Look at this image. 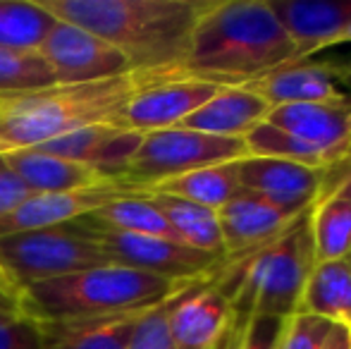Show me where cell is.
Segmentation results:
<instances>
[{"label": "cell", "mask_w": 351, "mask_h": 349, "mask_svg": "<svg viewBox=\"0 0 351 349\" xmlns=\"http://www.w3.org/2000/svg\"><path fill=\"white\" fill-rule=\"evenodd\" d=\"M301 62L270 0H208L189 38L184 60L165 72H141L146 84L194 80L246 86L280 67Z\"/></svg>", "instance_id": "cell-1"}, {"label": "cell", "mask_w": 351, "mask_h": 349, "mask_svg": "<svg viewBox=\"0 0 351 349\" xmlns=\"http://www.w3.org/2000/svg\"><path fill=\"white\" fill-rule=\"evenodd\" d=\"M51 17L101 36L134 72H165L186 56L208 0H36Z\"/></svg>", "instance_id": "cell-2"}, {"label": "cell", "mask_w": 351, "mask_h": 349, "mask_svg": "<svg viewBox=\"0 0 351 349\" xmlns=\"http://www.w3.org/2000/svg\"><path fill=\"white\" fill-rule=\"evenodd\" d=\"M143 86L141 72H130L88 84H56L0 96V156L36 149L84 127L117 125L130 98Z\"/></svg>", "instance_id": "cell-3"}, {"label": "cell", "mask_w": 351, "mask_h": 349, "mask_svg": "<svg viewBox=\"0 0 351 349\" xmlns=\"http://www.w3.org/2000/svg\"><path fill=\"white\" fill-rule=\"evenodd\" d=\"M189 282L194 280L175 282L120 263L93 265L22 289L19 311L36 323L110 316L151 309Z\"/></svg>", "instance_id": "cell-4"}, {"label": "cell", "mask_w": 351, "mask_h": 349, "mask_svg": "<svg viewBox=\"0 0 351 349\" xmlns=\"http://www.w3.org/2000/svg\"><path fill=\"white\" fill-rule=\"evenodd\" d=\"M311 208L268 247L241 261H227L217 285L230 294L234 321L289 318L299 311L306 280L315 265Z\"/></svg>", "instance_id": "cell-5"}, {"label": "cell", "mask_w": 351, "mask_h": 349, "mask_svg": "<svg viewBox=\"0 0 351 349\" xmlns=\"http://www.w3.org/2000/svg\"><path fill=\"white\" fill-rule=\"evenodd\" d=\"M112 263L77 223L0 237V275L12 289L32 287L93 265Z\"/></svg>", "instance_id": "cell-6"}, {"label": "cell", "mask_w": 351, "mask_h": 349, "mask_svg": "<svg viewBox=\"0 0 351 349\" xmlns=\"http://www.w3.org/2000/svg\"><path fill=\"white\" fill-rule=\"evenodd\" d=\"M249 156L244 139L201 134L184 127H170L143 134L127 168L122 184L148 191L167 180L217 163H232Z\"/></svg>", "instance_id": "cell-7"}, {"label": "cell", "mask_w": 351, "mask_h": 349, "mask_svg": "<svg viewBox=\"0 0 351 349\" xmlns=\"http://www.w3.org/2000/svg\"><path fill=\"white\" fill-rule=\"evenodd\" d=\"M74 223L91 242L98 244V249L112 263L160 275V278L175 280V282L208 278V275L220 273L227 265V258L196 252V249L175 242V239L151 237V234L110 232V230L93 228L84 220H74Z\"/></svg>", "instance_id": "cell-8"}, {"label": "cell", "mask_w": 351, "mask_h": 349, "mask_svg": "<svg viewBox=\"0 0 351 349\" xmlns=\"http://www.w3.org/2000/svg\"><path fill=\"white\" fill-rule=\"evenodd\" d=\"M58 84H88L130 75L132 65L117 48L82 27L56 19L38 48Z\"/></svg>", "instance_id": "cell-9"}, {"label": "cell", "mask_w": 351, "mask_h": 349, "mask_svg": "<svg viewBox=\"0 0 351 349\" xmlns=\"http://www.w3.org/2000/svg\"><path fill=\"white\" fill-rule=\"evenodd\" d=\"M232 302L217 285V273L196 280L172 302L167 328L175 349H222L230 335Z\"/></svg>", "instance_id": "cell-10"}, {"label": "cell", "mask_w": 351, "mask_h": 349, "mask_svg": "<svg viewBox=\"0 0 351 349\" xmlns=\"http://www.w3.org/2000/svg\"><path fill=\"white\" fill-rule=\"evenodd\" d=\"M304 213H291L254 191L241 189L217 210L227 261H241L258 249L268 247Z\"/></svg>", "instance_id": "cell-11"}, {"label": "cell", "mask_w": 351, "mask_h": 349, "mask_svg": "<svg viewBox=\"0 0 351 349\" xmlns=\"http://www.w3.org/2000/svg\"><path fill=\"white\" fill-rule=\"evenodd\" d=\"M132 194H141V191L132 189L122 182H101V184L84 186V189L56 191V194H32L10 218L0 223V237L74 223V220L86 218L103 206Z\"/></svg>", "instance_id": "cell-12"}, {"label": "cell", "mask_w": 351, "mask_h": 349, "mask_svg": "<svg viewBox=\"0 0 351 349\" xmlns=\"http://www.w3.org/2000/svg\"><path fill=\"white\" fill-rule=\"evenodd\" d=\"M265 122L328 154L335 163L351 158V93L332 101L270 108Z\"/></svg>", "instance_id": "cell-13"}, {"label": "cell", "mask_w": 351, "mask_h": 349, "mask_svg": "<svg viewBox=\"0 0 351 349\" xmlns=\"http://www.w3.org/2000/svg\"><path fill=\"white\" fill-rule=\"evenodd\" d=\"M330 170H315L280 158L246 156L239 160L241 189L254 191L291 213L313 208L328 184Z\"/></svg>", "instance_id": "cell-14"}, {"label": "cell", "mask_w": 351, "mask_h": 349, "mask_svg": "<svg viewBox=\"0 0 351 349\" xmlns=\"http://www.w3.org/2000/svg\"><path fill=\"white\" fill-rule=\"evenodd\" d=\"M217 88L222 86L194 80H170L148 84L130 98L117 125L139 132V134L170 130L186 120L194 110H199L206 101H210Z\"/></svg>", "instance_id": "cell-15"}, {"label": "cell", "mask_w": 351, "mask_h": 349, "mask_svg": "<svg viewBox=\"0 0 351 349\" xmlns=\"http://www.w3.org/2000/svg\"><path fill=\"white\" fill-rule=\"evenodd\" d=\"M141 139L143 134L120 125H93L46 141L36 149L86 165L108 182H122Z\"/></svg>", "instance_id": "cell-16"}, {"label": "cell", "mask_w": 351, "mask_h": 349, "mask_svg": "<svg viewBox=\"0 0 351 349\" xmlns=\"http://www.w3.org/2000/svg\"><path fill=\"white\" fill-rule=\"evenodd\" d=\"M270 8L301 60L337 46L351 24V0H270Z\"/></svg>", "instance_id": "cell-17"}, {"label": "cell", "mask_w": 351, "mask_h": 349, "mask_svg": "<svg viewBox=\"0 0 351 349\" xmlns=\"http://www.w3.org/2000/svg\"><path fill=\"white\" fill-rule=\"evenodd\" d=\"M347 82L349 80L344 75V65L301 60L294 65L280 67V70L246 84L244 88L261 96L270 108H280L344 98L347 91L342 88V84H347Z\"/></svg>", "instance_id": "cell-18"}, {"label": "cell", "mask_w": 351, "mask_h": 349, "mask_svg": "<svg viewBox=\"0 0 351 349\" xmlns=\"http://www.w3.org/2000/svg\"><path fill=\"white\" fill-rule=\"evenodd\" d=\"M315 263L347 258L351 252V165L330 168L328 184L308 215Z\"/></svg>", "instance_id": "cell-19"}, {"label": "cell", "mask_w": 351, "mask_h": 349, "mask_svg": "<svg viewBox=\"0 0 351 349\" xmlns=\"http://www.w3.org/2000/svg\"><path fill=\"white\" fill-rule=\"evenodd\" d=\"M148 309L110 313V316L41 321V349H127L139 318Z\"/></svg>", "instance_id": "cell-20"}, {"label": "cell", "mask_w": 351, "mask_h": 349, "mask_svg": "<svg viewBox=\"0 0 351 349\" xmlns=\"http://www.w3.org/2000/svg\"><path fill=\"white\" fill-rule=\"evenodd\" d=\"M270 106L261 96L251 93L244 86H222L206 101L199 110L191 112L177 127L194 130L210 136H227V139H244L254 127L265 122Z\"/></svg>", "instance_id": "cell-21"}, {"label": "cell", "mask_w": 351, "mask_h": 349, "mask_svg": "<svg viewBox=\"0 0 351 349\" xmlns=\"http://www.w3.org/2000/svg\"><path fill=\"white\" fill-rule=\"evenodd\" d=\"M5 158L32 194H56V191L84 189V186L108 182L86 165H79L41 149L12 151V154H5Z\"/></svg>", "instance_id": "cell-22"}, {"label": "cell", "mask_w": 351, "mask_h": 349, "mask_svg": "<svg viewBox=\"0 0 351 349\" xmlns=\"http://www.w3.org/2000/svg\"><path fill=\"white\" fill-rule=\"evenodd\" d=\"M299 311L351 328V265L347 258L313 265L301 294Z\"/></svg>", "instance_id": "cell-23"}, {"label": "cell", "mask_w": 351, "mask_h": 349, "mask_svg": "<svg viewBox=\"0 0 351 349\" xmlns=\"http://www.w3.org/2000/svg\"><path fill=\"white\" fill-rule=\"evenodd\" d=\"M146 196L160 210L162 218L167 220L177 242L186 244V247L196 249V252L227 258L225 247H222L217 210H210L206 206L194 204V201L180 199V196L162 194V191H146Z\"/></svg>", "instance_id": "cell-24"}, {"label": "cell", "mask_w": 351, "mask_h": 349, "mask_svg": "<svg viewBox=\"0 0 351 349\" xmlns=\"http://www.w3.org/2000/svg\"><path fill=\"white\" fill-rule=\"evenodd\" d=\"M148 191H162V194L180 196V199L194 201L210 210H220L230 199L241 191L239 184V160L232 163H217L208 168L194 170V173L180 175Z\"/></svg>", "instance_id": "cell-25"}, {"label": "cell", "mask_w": 351, "mask_h": 349, "mask_svg": "<svg viewBox=\"0 0 351 349\" xmlns=\"http://www.w3.org/2000/svg\"><path fill=\"white\" fill-rule=\"evenodd\" d=\"M84 223L93 225V228L110 230V232H127V234H151V237H165L175 239V232L167 225V220L162 218L160 210L153 206V201L146 196V191L141 194H132L125 199H117L112 204L98 208L96 213L79 218Z\"/></svg>", "instance_id": "cell-26"}, {"label": "cell", "mask_w": 351, "mask_h": 349, "mask_svg": "<svg viewBox=\"0 0 351 349\" xmlns=\"http://www.w3.org/2000/svg\"><path fill=\"white\" fill-rule=\"evenodd\" d=\"M53 24L36 0H0V48L38 51Z\"/></svg>", "instance_id": "cell-27"}, {"label": "cell", "mask_w": 351, "mask_h": 349, "mask_svg": "<svg viewBox=\"0 0 351 349\" xmlns=\"http://www.w3.org/2000/svg\"><path fill=\"white\" fill-rule=\"evenodd\" d=\"M244 141H246V149H249V156L289 160V163L306 165V168H315V170H330L335 165H339L328 154L313 149L306 141L296 139L289 132L280 130V127L270 125V122H261L258 127H254L244 136Z\"/></svg>", "instance_id": "cell-28"}, {"label": "cell", "mask_w": 351, "mask_h": 349, "mask_svg": "<svg viewBox=\"0 0 351 349\" xmlns=\"http://www.w3.org/2000/svg\"><path fill=\"white\" fill-rule=\"evenodd\" d=\"M58 80L38 51L0 48V96L56 86Z\"/></svg>", "instance_id": "cell-29"}, {"label": "cell", "mask_w": 351, "mask_h": 349, "mask_svg": "<svg viewBox=\"0 0 351 349\" xmlns=\"http://www.w3.org/2000/svg\"><path fill=\"white\" fill-rule=\"evenodd\" d=\"M194 282H189V285H194ZM189 285H186V287H189ZM186 287H182L180 292H184ZM180 292H175L172 297H167L165 302L156 304V306H151L143 313L139 318V323H136L134 333H132V340H130V345H127V349H175L170 340L167 318H170L172 302H175Z\"/></svg>", "instance_id": "cell-30"}, {"label": "cell", "mask_w": 351, "mask_h": 349, "mask_svg": "<svg viewBox=\"0 0 351 349\" xmlns=\"http://www.w3.org/2000/svg\"><path fill=\"white\" fill-rule=\"evenodd\" d=\"M282 318H241L232 321L222 349H278Z\"/></svg>", "instance_id": "cell-31"}, {"label": "cell", "mask_w": 351, "mask_h": 349, "mask_svg": "<svg viewBox=\"0 0 351 349\" xmlns=\"http://www.w3.org/2000/svg\"><path fill=\"white\" fill-rule=\"evenodd\" d=\"M332 326L335 323L325 318L296 311L282 323L278 349H323Z\"/></svg>", "instance_id": "cell-32"}, {"label": "cell", "mask_w": 351, "mask_h": 349, "mask_svg": "<svg viewBox=\"0 0 351 349\" xmlns=\"http://www.w3.org/2000/svg\"><path fill=\"white\" fill-rule=\"evenodd\" d=\"M0 349H41L38 323L19 313H0Z\"/></svg>", "instance_id": "cell-33"}, {"label": "cell", "mask_w": 351, "mask_h": 349, "mask_svg": "<svg viewBox=\"0 0 351 349\" xmlns=\"http://www.w3.org/2000/svg\"><path fill=\"white\" fill-rule=\"evenodd\" d=\"M29 196H32V191L24 186V182L17 177L8 158L0 156V223L10 218Z\"/></svg>", "instance_id": "cell-34"}, {"label": "cell", "mask_w": 351, "mask_h": 349, "mask_svg": "<svg viewBox=\"0 0 351 349\" xmlns=\"http://www.w3.org/2000/svg\"><path fill=\"white\" fill-rule=\"evenodd\" d=\"M0 313H19V292L12 289L0 275Z\"/></svg>", "instance_id": "cell-35"}, {"label": "cell", "mask_w": 351, "mask_h": 349, "mask_svg": "<svg viewBox=\"0 0 351 349\" xmlns=\"http://www.w3.org/2000/svg\"><path fill=\"white\" fill-rule=\"evenodd\" d=\"M323 349H351V328L347 326H332Z\"/></svg>", "instance_id": "cell-36"}, {"label": "cell", "mask_w": 351, "mask_h": 349, "mask_svg": "<svg viewBox=\"0 0 351 349\" xmlns=\"http://www.w3.org/2000/svg\"><path fill=\"white\" fill-rule=\"evenodd\" d=\"M347 261H349V265H351V252H349V256H347Z\"/></svg>", "instance_id": "cell-37"}, {"label": "cell", "mask_w": 351, "mask_h": 349, "mask_svg": "<svg viewBox=\"0 0 351 349\" xmlns=\"http://www.w3.org/2000/svg\"><path fill=\"white\" fill-rule=\"evenodd\" d=\"M349 165H351V160H349Z\"/></svg>", "instance_id": "cell-38"}, {"label": "cell", "mask_w": 351, "mask_h": 349, "mask_svg": "<svg viewBox=\"0 0 351 349\" xmlns=\"http://www.w3.org/2000/svg\"><path fill=\"white\" fill-rule=\"evenodd\" d=\"M349 160H351V158H349Z\"/></svg>", "instance_id": "cell-39"}]
</instances>
